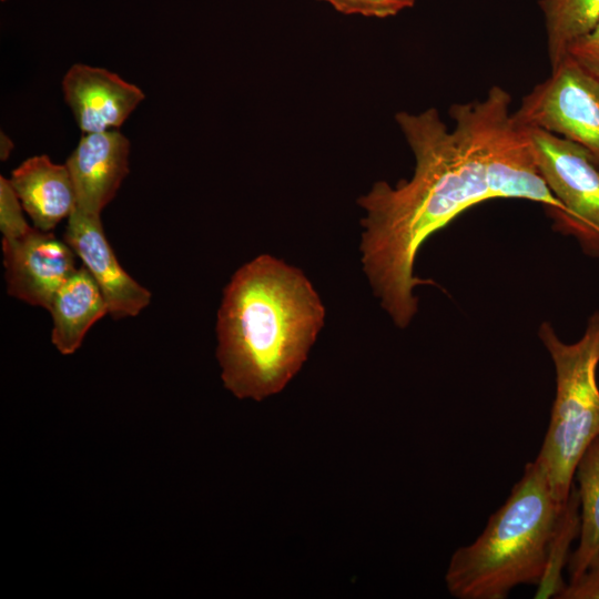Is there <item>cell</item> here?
Masks as SVG:
<instances>
[{
    "mask_svg": "<svg viewBox=\"0 0 599 599\" xmlns=\"http://www.w3.org/2000/svg\"><path fill=\"white\" fill-rule=\"evenodd\" d=\"M395 121L415 159L409 180L376 182L358 199L365 210L362 263L375 295L395 325L405 328L418 309L414 290L435 284L415 275L419 248L469 207L504 199L473 140L451 130L435 108L399 111Z\"/></svg>",
    "mask_w": 599,
    "mask_h": 599,
    "instance_id": "1",
    "label": "cell"
},
{
    "mask_svg": "<svg viewBox=\"0 0 599 599\" xmlns=\"http://www.w3.org/2000/svg\"><path fill=\"white\" fill-rule=\"evenodd\" d=\"M324 319L325 307L301 270L268 254L241 266L217 312L225 388L255 400L281 392L306 361Z\"/></svg>",
    "mask_w": 599,
    "mask_h": 599,
    "instance_id": "2",
    "label": "cell"
},
{
    "mask_svg": "<svg viewBox=\"0 0 599 599\" xmlns=\"http://www.w3.org/2000/svg\"><path fill=\"white\" fill-rule=\"evenodd\" d=\"M565 504L536 461L526 464L505 504L479 537L451 556L445 575L458 599H505L520 585H539L547 570Z\"/></svg>",
    "mask_w": 599,
    "mask_h": 599,
    "instance_id": "3",
    "label": "cell"
},
{
    "mask_svg": "<svg viewBox=\"0 0 599 599\" xmlns=\"http://www.w3.org/2000/svg\"><path fill=\"white\" fill-rule=\"evenodd\" d=\"M538 335L555 366L556 395L535 460L546 473L555 499L565 504L580 458L599 437V311L589 317L577 342L561 341L549 322L540 324Z\"/></svg>",
    "mask_w": 599,
    "mask_h": 599,
    "instance_id": "4",
    "label": "cell"
},
{
    "mask_svg": "<svg viewBox=\"0 0 599 599\" xmlns=\"http://www.w3.org/2000/svg\"><path fill=\"white\" fill-rule=\"evenodd\" d=\"M511 97L493 85L483 99L454 103L448 113L454 126L464 131L485 158L499 182L504 199H521L565 212L547 186L535 159L525 126L514 119Z\"/></svg>",
    "mask_w": 599,
    "mask_h": 599,
    "instance_id": "5",
    "label": "cell"
},
{
    "mask_svg": "<svg viewBox=\"0 0 599 599\" xmlns=\"http://www.w3.org/2000/svg\"><path fill=\"white\" fill-rule=\"evenodd\" d=\"M525 129L538 169L565 209L547 210L555 229L576 237L588 255L599 257L598 164L587 150L562 136L538 128Z\"/></svg>",
    "mask_w": 599,
    "mask_h": 599,
    "instance_id": "6",
    "label": "cell"
},
{
    "mask_svg": "<svg viewBox=\"0 0 599 599\" xmlns=\"http://www.w3.org/2000/svg\"><path fill=\"white\" fill-rule=\"evenodd\" d=\"M550 70L522 98L514 119L580 145L599 166V79L569 55Z\"/></svg>",
    "mask_w": 599,
    "mask_h": 599,
    "instance_id": "7",
    "label": "cell"
},
{
    "mask_svg": "<svg viewBox=\"0 0 599 599\" xmlns=\"http://www.w3.org/2000/svg\"><path fill=\"white\" fill-rule=\"evenodd\" d=\"M2 252L8 294L47 309L77 270L71 246L37 227L17 238L2 240Z\"/></svg>",
    "mask_w": 599,
    "mask_h": 599,
    "instance_id": "8",
    "label": "cell"
},
{
    "mask_svg": "<svg viewBox=\"0 0 599 599\" xmlns=\"http://www.w3.org/2000/svg\"><path fill=\"white\" fill-rule=\"evenodd\" d=\"M63 240L99 285L113 318L136 316L150 304V291L133 280L118 262L100 215L75 207L68 217Z\"/></svg>",
    "mask_w": 599,
    "mask_h": 599,
    "instance_id": "9",
    "label": "cell"
},
{
    "mask_svg": "<svg viewBox=\"0 0 599 599\" xmlns=\"http://www.w3.org/2000/svg\"><path fill=\"white\" fill-rule=\"evenodd\" d=\"M62 91L83 134L119 129L145 98L116 73L83 63L67 71Z\"/></svg>",
    "mask_w": 599,
    "mask_h": 599,
    "instance_id": "10",
    "label": "cell"
},
{
    "mask_svg": "<svg viewBox=\"0 0 599 599\" xmlns=\"http://www.w3.org/2000/svg\"><path fill=\"white\" fill-rule=\"evenodd\" d=\"M130 141L118 130L83 134L68 158L77 207L101 215L129 173Z\"/></svg>",
    "mask_w": 599,
    "mask_h": 599,
    "instance_id": "11",
    "label": "cell"
},
{
    "mask_svg": "<svg viewBox=\"0 0 599 599\" xmlns=\"http://www.w3.org/2000/svg\"><path fill=\"white\" fill-rule=\"evenodd\" d=\"M34 227L50 232L77 207L70 171L45 155H34L11 172L9 179Z\"/></svg>",
    "mask_w": 599,
    "mask_h": 599,
    "instance_id": "12",
    "label": "cell"
},
{
    "mask_svg": "<svg viewBox=\"0 0 599 599\" xmlns=\"http://www.w3.org/2000/svg\"><path fill=\"white\" fill-rule=\"evenodd\" d=\"M48 311L53 319L51 341L63 355L73 354L93 324L109 314L99 285L84 266L61 285Z\"/></svg>",
    "mask_w": 599,
    "mask_h": 599,
    "instance_id": "13",
    "label": "cell"
},
{
    "mask_svg": "<svg viewBox=\"0 0 599 599\" xmlns=\"http://www.w3.org/2000/svg\"><path fill=\"white\" fill-rule=\"evenodd\" d=\"M575 478L581 511L579 544L568 559L570 581L579 578L599 555V437L580 458Z\"/></svg>",
    "mask_w": 599,
    "mask_h": 599,
    "instance_id": "14",
    "label": "cell"
},
{
    "mask_svg": "<svg viewBox=\"0 0 599 599\" xmlns=\"http://www.w3.org/2000/svg\"><path fill=\"white\" fill-rule=\"evenodd\" d=\"M550 69L568 57L569 48L599 21V0H540Z\"/></svg>",
    "mask_w": 599,
    "mask_h": 599,
    "instance_id": "15",
    "label": "cell"
},
{
    "mask_svg": "<svg viewBox=\"0 0 599 599\" xmlns=\"http://www.w3.org/2000/svg\"><path fill=\"white\" fill-rule=\"evenodd\" d=\"M579 496L577 488L573 486L562 510L559 527L552 541L547 570L538 585L536 598H549L552 596L557 598L566 587L561 578V570L568 564L569 547L579 535Z\"/></svg>",
    "mask_w": 599,
    "mask_h": 599,
    "instance_id": "16",
    "label": "cell"
},
{
    "mask_svg": "<svg viewBox=\"0 0 599 599\" xmlns=\"http://www.w3.org/2000/svg\"><path fill=\"white\" fill-rule=\"evenodd\" d=\"M23 206L9 179L0 176V230L2 240H13L28 233L32 227L23 216Z\"/></svg>",
    "mask_w": 599,
    "mask_h": 599,
    "instance_id": "17",
    "label": "cell"
},
{
    "mask_svg": "<svg viewBox=\"0 0 599 599\" xmlns=\"http://www.w3.org/2000/svg\"><path fill=\"white\" fill-rule=\"evenodd\" d=\"M343 14L385 19L410 8L406 0H318Z\"/></svg>",
    "mask_w": 599,
    "mask_h": 599,
    "instance_id": "18",
    "label": "cell"
},
{
    "mask_svg": "<svg viewBox=\"0 0 599 599\" xmlns=\"http://www.w3.org/2000/svg\"><path fill=\"white\" fill-rule=\"evenodd\" d=\"M568 55L599 79V21L587 35L569 48Z\"/></svg>",
    "mask_w": 599,
    "mask_h": 599,
    "instance_id": "19",
    "label": "cell"
},
{
    "mask_svg": "<svg viewBox=\"0 0 599 599\" xmlns=\"http://www.w3.org/2000/svg\"><path fill=\"white\" fill-rule=\"evenodd\" d=\"M558 599H599V555L576 580L569 581Z\"/></svg>",
    "mask_w": 599,
    "mask_h": 599,
    "instance_id": "20",
    "label": "cell"
},
{
    "mask_svg": "<svg viewBox=\"0 0 599 599\" xmlns=\"http://www.w3.org/2000/svg\"><path fill=\"white\" fill-rule=\"evenodd\" d=\"M13 148H14V144L11 141V139L1 131V134H0V158H1L2 161H6L10 156V153L13 150Z\"/></svg>",
    "mask_w": 599,
    "mask_h": 599,
    "instance_id": "21",
    "label": "cell"
},
{
    "mask_svg": "<svg viewBox=\"0 0 599 599\" xmlns=\"http://www.w3.org/2000/svg\"><path fill=\"white\" fill-rule=\"evenodd\" d=\"M406 1L408 2V4H409L410 7H413L414 3H415V0H406Z\"/></svg>",
    "mask_w": 599,
    "mask_h": 599,
    "instance_id": "22",
    "label": "cell"
},
{
    "mask_svg": "<svg viewBox=\"0 0 599 599\" xmlns=\"http://www.w3.org/2000/svg\"><path fill=\"white\" fill-rule=\"evenodd\" d=\"M1 1H6V0H1Z\"/></svg>",
    "mask_w": 599,
    "mask_h": 599,
    "instance_id": "23",
    "label": "cell"
}]
</instances>
